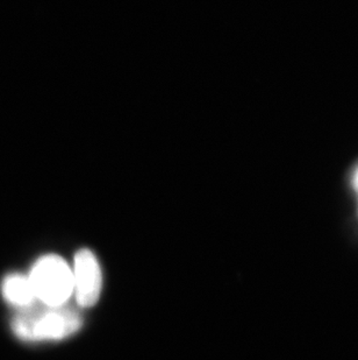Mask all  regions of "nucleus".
I'll return each mask as SVG.
<instances>
[{
    "label": "nucleus",
    "instance_id": "nucleus-1",
    "mask_svg": "<svg viewBox=\"0 0 358 360\" xmlns=\"http://www.w3.org/2000/svg\"><path fill=\"white\" fill-rule=\"evenodd\" d=\"M29 308L19 314L12 323L14 333L21 340L29 342L65 340L77 333L83 324L78 310L65 304L46 306L42 309Z\"/></svg>",
    "mask_w": 358,
    "mask_h": 360
},
{
    "label": "nucleus",
    "instance_id": "nucleus-3",
    "mask_svg": "<svg viewBox=\"0 0 358 360\" xmlns=\"http://www.w3.org/2000/svg\"><path fill=\"white\" fill-rule=\"evenodd\" d=\"M74 292L81 307L95 306L102 292V269L90 250H81L74 257Z\"/></svg>",
    "mask_w": 358,
    "mask_h": 360
},
{
    "label": "nucleus",
    "instance_id": "nucleus-5",
    "mask_svg": "<svg viewBox=\"0 0 358 360\" xmlns=\"http://www.w3.org/2000/svg\"><path fill=\"white\" fill-rule=\"evenodd\" d=\"M354 186H355L356 191H358V167L356 168L355 174H354Z\"/></svg>",
    "mask_w": 358,
    "mask_h": 360
},
{
    "label": "nucleus",
    "instance_id": "nucleus-4",
    "mask_svg": "<svg viewBox=\"0 0 358 360\" xmlns=\"http://www.w3.org/2000/svg\"><path fill=\"white\" fill-rule=\"evenodd\" d=\"M3 295L7 302L20 308H29L37 300L31 280L22 274H11L3 282Z\"/></svg>",
    "mask_w": 358,
    "mask_h": 360
},
{
    "label": "nucleus",
    "instance_id": "nucleus-2",
    "mask_svg": "<svg viewBox=\"0 0 358 360\" xmlns=\"http://www.w3.org/2000/svg\"><path fill=\"white\" fill-rule=\"evenodd\" d=\"M28 278L37 299L44 306H63L74 292L72 269L65 259L56 255L39 259Z\"/></svg>",
    "mask_w": 358,
    "mask_h": 360
}]
</instances>
